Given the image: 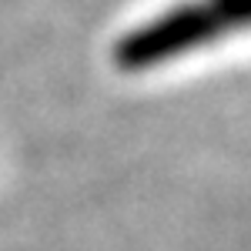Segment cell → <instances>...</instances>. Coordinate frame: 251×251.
Wrapping results in <instances>:
<instances>
[{
  "label": "cell",
  "instance_id": "obj_1",
  "mask_svg": "<svg viewBox=\"0 0 251 251\" xmlns=\"http://www.w3.org/2000/svg\"><path fill=\"white\" fill-rule=\"evenodd\" d=\"M251 30V0H174L127 27L111 47L121 74H148Z\"/></svg>",
  "mask_w": 251,
  "mask_h": 251
}]
</instances>
